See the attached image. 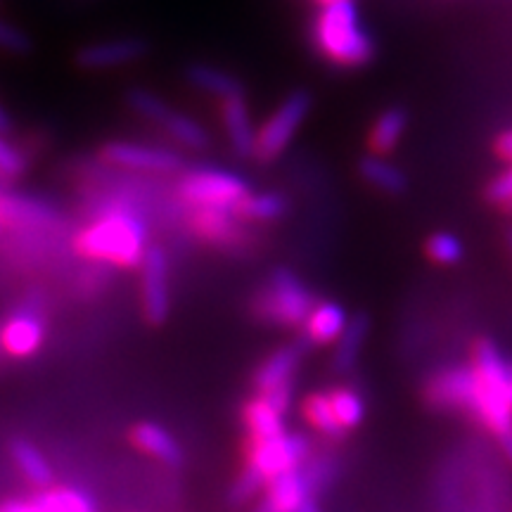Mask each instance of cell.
I'll list each match as a JSON object with an SVG mask.
<instances>
[{
    "mask_svg": "<svg viewBox=\"0 0 512 512\" xmlns=\"http://www.w3.org/2000/svg\"><path fill=\"white\" fill-rule=\"evenodd\" d=\"M347 323L349 313L344 311L342 304L332 302V299H320V302L316 299L302 325V342L306 339L313 347H330L347 328Z\"/></svg>",
    "mask_w": 512,
    "mask_h": 512,
    "instance_id": "15",
    "label": "cell"
},
{
    "mask_svg": "<svg viewBox=\"0 0 512 512\" xmlns=\"http://www.w3.org/2000/svg\"><path fill=\"white\" fill-rule=\"evenodd\" d=\"M10 458L17 465V470L22 472V477L34 486L38 491H48L55 486L53 467L38 451L36 444H31L29 439H12L10 441Z\"/></svg>",
    "mask_w": 512,
    "mask_h": 512,
    "instance_id": "20",
    "label": "cell"
},
{
    "mask_svg": "<svg viewBox=\"0 0 512 512\" xmlns=\"http://www.w3.org/2000/svg\"><path fill=\"white\" fill-rule=\"evenodd\" d=\"M150 53V43L140 36L112 38V41L88 43L76 50L74 62L79 69L86 72H105V69H117L133 64Z\"/></svg>",
    "mask_w": 512,
    "mask_h": 512,
    "instance_id": "11",
    "label": "cell"
},
{
    "mask_svg": "<svg viewBox=\"0 0 512 512\" xmlns=\"http://www.w3.org/2000/svg\"><path fill=\"white\" fill-rule=\"evenodd\" d=\"M221 126L226 133L228 145L233 147V152L242 159L252 157L254 152V140H256V126L252 121V112L245 95H235V98L221 100Z\"/></svg>",
    "mask_w": 512,
    "mask_h": 512,
    "instance_id": "16",
    "label": "cell"
},
{
    "mask_svg": "<svg viewBox=\"0 0 512 512\" xmlns=\"http://www.w3.org/2000/svg\"><path fill=\"white\" fill-rule=\"evenodd\" d=\"M311 36L318 55L342 69L366 67L377 53L373 36L363 27L361 12L354 0L320 8Z\"/></svg>",
    "mask_w": 512,
    "mask_h": 512,
    "instance_id": "2",
    "label": "cell"
},
{
    "mask_svg": "<svg viewBox=\"0 0 512 512\" xmlns=\"http://www.w3.org/2000/svg\"><path fill=\"white\" fill-rule=\"evenodd\" d=\"M302 351V344H287V347L275 349L271 356H266L252 375L256 394H264L268 389L280 387V384L294 382V373H297L299 361H302Z\"/></svg>",
    "mask_w": 512,
    "mask_h": 512,
    "instance_id": "18",
    "label": "cell"
},
{
    "mask_svg": "<svg viewBox=\"0 0 512 512\" xmlns=\"http://www.w3.org/2000/svg\"><path fill=\"white\" fill-rule=\"evenodd\" d=\"M128 439L145 456L159 460L166 467L183 465V448L171 432H166L157 422H138L128 430Z\"/></svg>",
    "mask_w": 512,
    "mask_h": 512,
    "instance_id": "17",
    "label": "cell"
},
{
    "mask_svg": "<svg viewBox=\"0 0 512 512\" xmlns=\"http://www.w3.org/2000/svg\"><path fill=\"white\" fill-rule=\"evenodd\" d=\"M0 50L12 55H29L34 50V41H31L27 31L0 19Z\"/></svg>",
    "mask_w": 512,
    "mask_h": 512,
    "instance_id": "34",
    "label": "cell"
},
{
    "mask_svg": "<svg viewBox=\"0 0 512 512\" xmlns=\"http://www.w3.org/2000/svg\"><path fill=\"white\" fill-rule=\"evenodd\" d=\"M370 332V318L366 313L349 318L347 328L335 342V354H332V370L337 375H349L356 368L358 354H361L363 344H366Z\"/></svg>",
    "mask_w": 512,
    "mask_h": 512,
    "instance_id": "23",
    "label": "cell"
},
{
    "mask_svg": "<svg viewBox=\"0 0 512 512\" xmlns=\"http://www.w3.org/2000/svg\"><path fill=\"white\" fill-rule=\"evenodd\" d=\"M302 415L306 418V422L313 427V430L320 434V437L339 441V439H344V434H347L342 430V425L337 422L335 413H332L328 394L325 392L306 394V399L302 401Z\"/></svg>",
    "mask_w": 512,
    "mask_h": 512,
    "instance_id": "28",
    "label": "cell"
},
{
    "mask_svg": "<svg viewBox=\"0 0 512 512\" xmlns=\"http://www.w3.org/2000/svg\"><path fill=\"white\" fill-rule=\"evenodd\" d=\"M294 512H323V510H320V505H318L316 498L309 496V498H304V503L299 505V508L294 510Z\"/></svg>",
    "mask_w": 512,
    "mask_h": 512,
    "instance_id": "40",
    "label": "cell"
},
{
    "mask_svg": "<svg viewBox=\"0 0 512 512\" xmlns=\"http://www.w3.org/2000/svg\"><path fill=\"white\" fill-rule=\"evenodd\" d=\"M486 200L494 207H501L505 211H512V166L498 174L494 181H489L484 190Z\"/></svg>",
    "mask_w": 512,
    "mask_h": 512,
    "instance_id": "35",
    "label": "cell"
},
{
    "mask_svg": "<svg viewBox=\"0 0 512 512\" xmlns=\"http://www.w3.org/2000/svg\"><path fill=\"white\" fill-rule=\"evenodd\" d=\"M268 479L256 470L254 465L245 463V467L240 470V475L235 477L233 486L228 491V501L233 505H247L249 501H254L261 491H266Z\"/></svg>",
    "mask_w": 512,
    "mask_h": 512,
    "instance_id": "32",
    "label": "cell"
},
{
    "mask_svg": "<svg viewBox=\"0 0 512 512\" xmlns=\"http://www.w3.org/2000/svg\"><path fill=\"white\" fill-rule=\"evenodd\" d=\"M185 79L197 91L214 95V98L226 100V98H235V95H245V86L235 74L226 72V69L214 67V64H204V62H195L185 69Z\"/></svg>",
    "mask_w": 512,
    "mask_h": 512,
    "instance_id": "21",
    "label": "cell"
},
{
    "mask_svg": "<svg viewBox=\"0 0 512 512\" xmlns=\"http://www.w3.org/2000/svg\"><path fill=\"white\" fill-rule=\"evenodd\" d=\"M339 463L332 453H311L302 465V475L306 479V486H309L311 496L325 494L330 489L332 482L337 479Z\"/></svg>",
    "mask_w": 512,
    "mask_h": 512,
    "instance_id": "30",
    "label": "cell"
},
{
    "mask_svg": "<svg viewBox=\"0 0 512 512\" xmlns=\"http://www.w3.org/2000/svg\"><path fill=\"white\" fill-rule=\"evenodd\" d=\"M57 223L60 214L48 202L0 192V228H53Z\"/></svg>",
    "mask_w": 512,
    "mask_h": 512,
    "instance_id": "14",
    "label": "cell"
},
{
    "mask_svg": "<svg viewBox=\"0 0 512 512\" xmlns=\"http://www.w3.org/2000/svg\"><path fill=\"white\" fill-rule=\"evenodd\" d=\"M140 304H143L147 325L152 328H159L169 320V256L159 245L147 247L143 261H140Z\"/></svg>",
    "mask_w": 512,
    "mask_h": 512,
    "instance_id": "7",
    "label": "cell"
},
{
    "mask_svg": "<svg viewBox=\"0 0 512 512\" xmlns=\"http://www.w3.org/2000/svg\"><path fill=\"white\" fill-rule=\"evenodd\" d=\"M0 230H3V228H0Z\"/></svg>",
    "mask_w": 512,
    "mask_h": 512,
    "instance_id": "45",
    "label": "cell"
},
{
    "mask_svg": "<svg viewBox=\"0 0 512 512\" xmlns=\"http://www.w3.org/2000/svg\"><path fill=\"white\" fill-rule=\"evenodd\" d=\"M256 396H261V399H264V401L268 403V406L273 408L275 413L285 415L287 411H290V406H292V396H294V382L280 384V387H275V389H268V392H264V394H256Z\"/></svg>",
    "mask_w": 512,
    "mask_h": 512,
    "instance_id": "36",
    "label": "cell"
},
{
    "mask_svg": "<svg viewBox=\"0 0 512 512\" xmlns=\"http://www.w3.org/2000/svg\"><path fill=\"white\" fill-rule=\"evenodd\" d=\"M29 162L24 157V152L10 143L8 138L0 136V178H8V181H17L27 174Z\"/></svg>",
    "mask_w": 512,
    "mask_h": 512,
    "instance_id": "33",
    "label": "cell"
},
{
    "mask_svg": "<svg viewBox=\"0 0 512 512\" xmlns=\"http://www.w3.org/2000/svg\"><path fill=\"white\" fill-rule=\"evenodd\" d=\"M242 422H245V434L249 444H259V441H271L287 434L283 425V415L275 413L261 396L249 399L242 406Z\"/></svg>",
    "mask_w": 512,
    "mask_h": 512,
    "instance_id": "22",
    "label": "cell"
},
{
    "mask_svg": "<svg viewBox=\"0 0 512 512\" xmlns=\"http://www.w3.org/2000/svg\"><path fill=\"white\" fill-rule=\"evenodd\" d=\"M46 342V320L36 309H19L0 328V349L12 358H31Z\"/></svg>",
    "mask_w": 512,
    "mask_h": 512,
    "instance_id": "12",
    "label": "cell"
},
{
    "mask_svg": "<svg viewBox=\"0 0 512 512\" xmlns=\"http://www.w3.org/2000/svg\"><path fill=\"white\" fill-rule=\"evenodd\" d=\"M254 512H275V510L271 508V505H268V501H266V498H264V501H261L259 505H256Z\"/></svg>",
    "mask_w": 512,
    "mask_h": 512,
    "instance_id": "41",
    "label": "cell"
},
{
    "mask_svg": "<svg viewBox=\"0 0 512 512\" xmlns=\"http://www.w3.org/2000/svg\"><path fill=\"white\" fill-rule=\"evenodd\" d=\"M313 110V95L304 88L292 91L287 98L280 100V105L275 107L264 124L256 128V140H254V152L252 157L259 164H273L285 155L287 147L292 145V140L297 138L299 128L304 126V121L309 119Z\"/></svg>",
    "mask_w": 512,
    "mask_h": 512,
    "instance_id": "5",
    "label": "cell"
},
{
    "mask_svg": "<svg viewBox=\"0 0 512 512\" xmlns=\"http://www.w3.org/2000/svg\"><path fill=\"white\" fill-rule=\"evenodd\" d=\"M100 157L107 164L121 166L128 171H150V174H174L183 169L181 152L166 147L131 143V140H110L102 145Z\"/></svg>",
    "mask_w": 512,
    "mask_h": 512,
    "instance_id": "10",
    "label": "cell"
},
{
    "mask_svg": "<svg viewBox=\"0 0 512 512\" xmlns=\"http://www.w3.org/2000/svg\"><path fill=\"white\" fill-rule=\"evenodd\" d=\"M508 401L512 406V363H508Z\"/></svg>",
    "mask_w": 512,
    "mask_h": 512,
    "instance_id": "42",
    "label": "cell"
},
{
    "mask_svg": "<svg viewBox=\"0 0 512 512\" xmlns=\"http://www.w3.org/2000/svg\"><path fill=\"white\" fill-rule=\"evenodd\" d=\"M325 394H328L332 413H335V418L339 425H342L344 432L361 427L363 418H366V401H363V396L358 394L354 387L337 384V387L328 389Z\"/></svg>",
    "mask_w": 512,
    "mask_h": 512,
    "instance_id": "27",
    "label": "cell"
},
{
    "mask_svg": "<svg viewBox=\"0 0 512 512\" xmlns=\"http://www.w3.org/2000/svg\"><path fill=\"white\" fill-rule=\"evenodd\" d=\"M358 174L370 188L384 192V195H403L408 190V176L403 174L394 162L380 155H366L358 162Z\"/></svg>",
    "mask_w": 512,
    "mask_h": 512,
    "instance_id": "24",
    "label": "cell"
},
{
    "mask_svg": "<svg viewBox=\"0 0 512 512\" xmlns=\"http://www.w3.org/2000/svg\"><path fill=\"white\" fill-rule=\"evenodd\" d=\"M252 192L245 178L219 166H195L178 178V195L190 209H228L245 200Z\"/></svg>",
    "mask_w": 512,
    "mask_h": 512,
    "instance_id": "4",
    "label": "cell"
},
{
    "mask_svg": "<svg viewBox=\"0 0 512 512\" xmlns=\"http://www.w3.org/2000/svg\"><path fill=\"white\" fill-rule=\"evenodd\" d=\"M477 377L470 366L441 368L425 384V403L439 413H470L475 411Z\"/></svg>",
    "mask_w": 512,
    "mask_h": 512,
    "instance_id": "8",
    "label": "cell"
},
{
    "mask_svg": "<svg viewBox=\"0 0 512 512\" xmlns=\"http://www.w3.org/2000/svg\"><path fill=\"white\" fill-rule=\"evenodd\" d=\"M287 202L285 195L273 190H264V192H249V195L242 200L238 207H235V216L242 223H273L280 221L287 214Z\"/></svg>",
    "mask_w": 512,
    "mask_h": 512,
    "instance_id": "26",
    "label": "cell"
},
{
    "mask_svg": "<svg viewBox=\"0 0 512 512\" xmlns=\"http://www.w3.org/2000/svg\"><path fill=\"white\" fill-rule=\"evenodd\" d=\"M425 254L432 264L439 266H456L463 261L465 256V245L458 235L448 233V230H439V233H432L425 242Z\"/></svg>",
    "mask_w": 512,
    "mask_h": 512,
    "instance_id": "31",
    "label": "cell"
},
{
    "mask_svg": "<svg viewBox=\"0 0 512 512\" xmlns=\"http://www.w3.org/2000/svg\"><path fill=\"white\" fill-rule=\"evenodd\" d=\"M505 240H508V247H510V252H512V230H508V235H505Z\"/></svg>",
    "mask_w": 512,
    "mask_h": 512,
    "instance_id": "44",
    "label": "cell"
},
{
    "mask_svg": "<svg viewBox=\"0 0 512 512\" xmlns=\"http://www.w3.org/2000/svg\"><path fill=\"white\" fill-rule=\"evenodd\" d=\"M190 230L202 242L219 249H235L247 242V233L235 211L228 209H190Z\"/></svg>",
    "mask_w": 512,
    "mask_h": 512,
    "instance_id": "13",
    "label": "cell"
},
{
    "mask_svg": "<svg viewBox=\"0 0 512 512\" xmlns=\"http://www.w3.org/2000/svg\"><path fill=\"white\" fill-rule=\"evenodd\" d=\"M494 152L498 159L512 164V128H505V131L498 133L494 140Z\"/></svg>",
    "mask_w": 512,
    "mask_h": 512,
    "instance_id": "37",
    "label": "cell"
},
{
    "mask_svg": "<svg viewBox=\"0 0 512 512\" xmlns=\"http://www.w3.org/2000/svg\"><path fill=\"white\" fill-rule=\"evenodd\" d=\"M147 247L145 223L128 209L107 211L74 238L76 254L83 259L124 271L140 268Z\"/></svg>",
    "mask_w": 512,
    "mask_h": 512,
    "instance_id": "1",
    "label": "cell"
},
{
    "mask_svg": "<svg viewBox=\"0 0 512 512\" xmlns=\"http://www.w3.org/2000/svg\"><path fill=\"white\" fill-rule=\"evenodd\" d=\"M311 456V446L304 434L287 432L283 437L271 441H259V444H245V463L254 465L268 482L283 472L297 470Z\"/></svg>",
    "mask_w": 512,
    "mask_h": 512,
    "instance_id": "9",
    "label": "cell"
},
{
    "mask_svg": "<svg viewBox=\"0 0 512 512\" xmlns=\"http://www.w3.org/2000/svg\"><path fill=\"white\" fill-rule=\"evenodd\" d=\"M316 297L292 268L278 266L252 297V316L273 328H302Z\"/></svg>",
    "mask_w": 512,
    "mask_h": 512,
    "instance_id": "3",
    "label": "cell"
},
{
    "mask_svg": "<svg viewBox=\"0 0 512 512\" xmlns=\"http://www.w3.org/2000/svg\"><path fill=\"white\" fill-rule=\"evenodd\" d=\"M408 131V110L401 105L387 107L377 114L373 126L368 131V150L370 155L387 157L399 147V143Z\"/></svg>",
    "mask_w": 512,
    "mask_h": 512,
    "instance_id": "19",
    "label": "cell"
},
{
    "mask_svg": "<svg viewBox=\"0 0 512 512\" xmlns=\"http://www.w3.org/2000/svg\"><path fill=\"white\" fill-rule=\"evenodd\" d=\"M496 441H498V446H501L503 456L508 458V463L512 465V427H510V430H505L503 434H498Z\"/></svg>",
    "mask_w": 512,
    "mask_h": 512,
    "instance_id": "38",
    "label": "cell"
},
{
    "mask_svg": "<svg viewBox=\"0 0 512 512\" xmlns=\"http://www.w3.org/2000/svg\"><path fill=\"white\" fill-rule=\"evenodd\" d=\"M10 131H12V117L10 112L0 105V136H8Z\"/></svg>",
    "mask_w": 512,
    "mask_h": 512,
    "instance_id": "39",
    "label": "cell"
},
{
    "mask_svg": "<svg viewBox=\"0 0 512 512\" xmlns=\"http://www.w3.org/2000/svg\"><path fill=\"white\" fill-rule=\"evenodd\" d=\"M309 496H311V491H309V486H306L302 467H297V470H290V472H283V475L273 477L271 482L266 484V501L275 512H294L299 505L304 503V498H309Z\"/></svg>",
    "mask_w": 512,
    "mask_h": 512,
    "instance_id": "25",
    "label": "cell"
},
{
    "mask_svg": "<svg viewBox=\"0 0 512 512\" xmlns=\"http://www.w3.org/2000/svg\"><path fill=\"white\" fill-rule=\"evenodd\" d=\"M126 105L131 107L138 117H143L150 124L162 128V131L174 140L176 145H181L183 150L190 152H204L211 147V136L200 121L188 117V114L171 107L169 102H164L157 93L147 91V88H131L126 93Z\"/></svg>",
    "mask_w": 512,
    "mask_h": 512,
    "instance_id": "6",
    "label": "cell"
},
{
    "mask_svg": "<svg viewBox=\"0 0 512 512\" xmlns=\"http://www.w3.org/2000/svg\"><path fill=\"white\" fill-rule=\"evenodd\" d=\"M320 8H325V5H335V3H342V0H316Z\"/></svg>",
    "mask_w": 512,
    "mask_h": 512,
    "instance_id": "43",
    "label": "cell"
},
{
    "mask_svg": "<svg viewBox=\"0 0 512 512\" xmlns=\"http://www.w3.org/2000/svg\"><path fill=\"white\" fill-rule=\"evenodd\" d=\"M36 501L46 512H98L93 498L74 486H53L38 494Z\"/></svg>",
    "mask_w": 512,
    "mask_h": 512,
    "instance_id": "29",
    "label": "cell"
}]
</instances>
